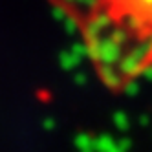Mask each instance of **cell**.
<instances>
[{
  "label": "cell",
  "instance_id": "6da1fadb",
  "mask_svg": "<svg viewBox=\"0 0 152 152\" xmlns=\"http://www.w3.org/2000/svg\"><path fill=\"white\" fill-rule=\"evenodd\" d=\"M81 37L106 88L126 90L152 72V0H53Z\"/></svg>",
  "mask_w": 152,
  "mask_h": 152
}]
</instances>
